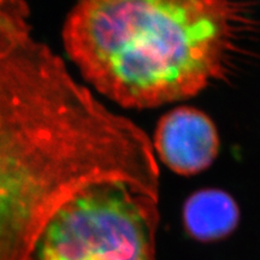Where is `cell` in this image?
<instances>
[{
  "instance_id": "5b68a950",
  "label": "cell",
  "mask_w": 260,
  "mask_h": 260,
  "mask_svg": "<svg viewBox=\"0 0 260 260\" xmlns=\"http://www.w3.org/2000/svg\"><path fill=\"white\" fill-rule=\"evenodd\" d=\"M240 222L236 200L225 190L195 191L183 205L184 228L198 241H217L230 235Z\"/></svg>"
},
{
  "instance_id": "3957f363",
  "label": "cell",
  "mask_w": 260,
  "mask_h": 260,
  "mask_svg": "<svg viewBox=\"0 0 260 260\" xmlns=\"http://www.w3.org/2000/svg\"><path fill=\"white\" fill-rule=\"evenodd\" d=\"M157 205L129 184H93L51 217L35 260H155Z\"/></svg>"
},
{
  "instance_id": "7a4b0ae2",
  "label": "cell",
  "mask_w": 260,
  "mask_h": 260,
  "mask_svg": "<svg viewBox=\"0 0 260 260\" xmlns=\"http://www.w3.org/2000/svg\"><path fill=\"white\" fill-rule=\"evenodd\" d=\"M259 35L251 0H76L63 28L84 79L128 109L182 102L228 81Z\"/></svg>"
},
{
  "instance_id": "277c9868",
  "label": "cell",
  "mask_w": 260,
  "mask_h": 260,
  "mask_svg": "<svg viewBox=\"0 0 260 260\" xmlns=\"http://www.w3.org/2000/svg\"><path fill=\"white\" fill-rule=\"evenodd\" d=\"M152 146L159 160L171 171L193 176L213 164L220 140L209 115L191 106H178L159 119Z\"/></svg>"
},
{
  "instance_id": "6da1fadb",
  "label": "cell",
  "mask_w": 260,
  "mask_h": 260,
  "mask_svg": "<svg viewBox=\"0 0 260 260\" xmlns=\"http://www.w3.org/2000/svg\"><path fill=\"white\" fill-rule=\"evenodd\" d=\"M104 182L158 198L151 140L77 83L24 0H0V260H35L54 212Z\"/></svg>"
}]
</instances>
